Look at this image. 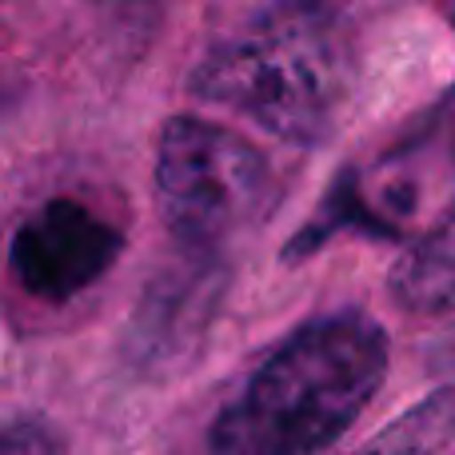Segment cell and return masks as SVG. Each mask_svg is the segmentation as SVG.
<instances>
[{"label": "cell", "instance_id": "cell-1", "mask_svg": "<svg viewBox=\"0 0 455 455\" xmlns=\"http://www.w3.org/2000/svg\"><path fill=\"white\" fill-rule=\"evenodd\" d=\"M387 376V331L368 312L315 315L220 403L212 455H315L339 440Z\"/></svg>", "mask_w": 455, "mask_h": 455}, {"label": "cell", "instance_id": "cell-3", "mask_svg": "<svg viewBox=\"0 0 455 455\" xmlns=\"http://www.w3.org/2000/svg\"><path fill=\"white\" fill-rule=\"evenodd\" d=\"M156 204L176 240L216 248L272 212L275 176L243 136L196 116H172L156 148Z\"/></svg>", "mask_w": 455, "mask_h": 455}, {"label": "cell", "instance_id": "cell-6", "mask_svg": "<svg viewBox=\"0 0 455 455\" xmlns=\"http://www.w3.org/2000/svg\"><path fill=\"white\" fill-rule=\"evenodd\" d=\"M455 440V384L432 392L368 440L355 455H435Z\"/></svg>", "mask_w": 455, "mask_h": 455}, {"label": "cell", "instance_id": "cell-5", "mask_svg": "<svg viewBox=\"0 0 455 455\" xmlns=\"http://www.w3.org/2000/svg\"><path fill=\"white\" fill-rule=\"evenodd\" d=\"M392 296L411 315L455 312V212L400 256L392 272Z\"/></svg>", "mask_w": 455, "mask_h": 455}, {"label": "cell", "instance_id": "cell-8", "mask_svg": "<svg viewBox=\"0 0 455 455\" xmlns=\"http://www.w3.org/2000/svg\"><path fill=\"white\" fill-rule=\"evenodd\" d=\"M4 455H68L64 443L36 419H16L4 432Z\"/></svg>", "mask_w": 455, "mask_h": 455}, {"label": "cell", "instance_id": "cell-9", "mask_svg": "<svg viewBox=\"0 0 455 455\" xmlns=\"http://www.w3.org/2000/svg\"><path fill=\"white\" fill-rule=\"evenodd\" d=\"M448 16H451V24H455V8H448Z\"/></svg>", "mask_w": 455, "mask_h": 455}, {"label": "cell", "instance_id": "cell-2", "mask_svg": "<svg viewBox=\"0 0 455 455\" xmlns=\"http://www.w3.org/2000/svg\"><path fill=\"white\" fill-rule=\"evenodd\" d=\"M188 88L288 144H323L355 88L352 36L331 8H259L200 56Z\"/></svg>", "mask_w": 455, "mask_h": 455}, {"label": "cell", "instance_id": "cell-7", "mask_svg": "<svg viewBox=\"0 0 455 455\" xmlns=\"http://www.w3.org/2000/svg\"><path fill=\"white\" fill-rule=\"evenodd\" d=\"M400 160H416V156H448L455 164V88L435 100V108L427 112L424 120L416 124V132L392 152Z\"/></svg>", "mask_w": 455, "mask_h": 455}, {"label": "cell", "instance_id": "cell-4", "mask_svg": "<svg viewBox=\"0 0 455 455\" xmlns=\"http://www.w3.org/2000/svg\"><path fill=\"white\" fill-rule=\"evenodd\" d=\"M124 235L116 224L96 216L72 196L44 200L28 212L12 235V275L28 296L44 304H64L92 288L116 264Z\"/></svg>", "mask_w": 455, "mask_h": 455}]
</instances>
